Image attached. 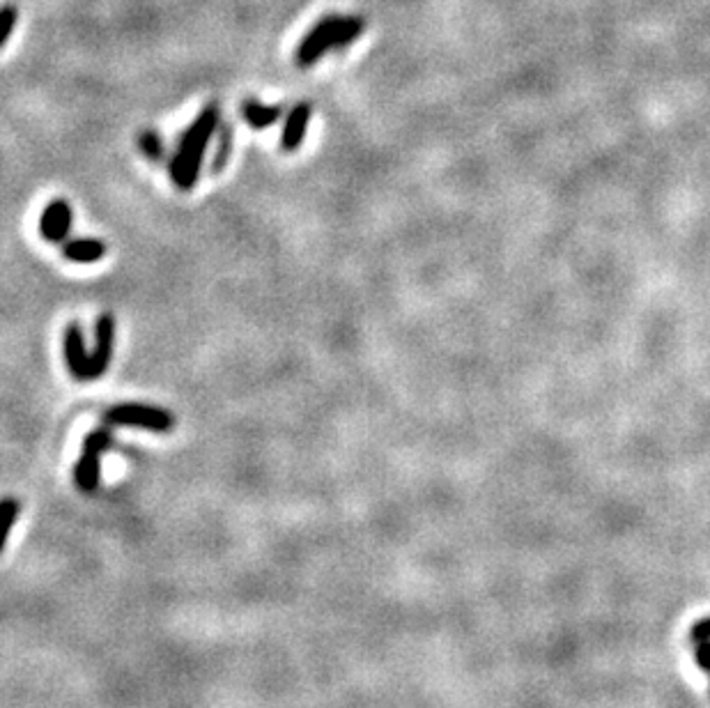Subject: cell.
Here are the masks:
<instances>
[{"mask_svg":"<svg viewBox=\"0 0 710 708\" xmlns=\"http://www.w3.org/2000/svg\"><path fill=\"white\" fill-rule=\"evenodd\" d=\"M219 125H221L219 106L210 104L200 111V115L194 120V125L184 132L180 148H177L171 164V175H173V182L177 184V189L189 191L196 184L207 145H210Z\"/></svg>","mask_w":710,"mask_h":708,"instance_id":"obj_1","label":"cell"},{"mask_svg":"<svg viewBox=\"0 0 710 708\" xmlns=\"http://www.w3.org/2000/svg\"><path fill=\"white\" fill-rule=\"evenodd\" d=\"M366 30V21L361 17H341V14H329L320 19L315 28L308 33L297 49V65L311 67L318 63L327 51H338L359 40V35Z\"/></svg>","mask_w":710,"mask_h":708,"instance_id":"obj_2","label":"cell"},{"mask_svg":"<svg viewBox=\"0 0 710 708\" xmlns=\"http://www.w3.org/2000/svg\"><path fill=\"white\" fill-rule=\"evenodd\" d=\"M106 421L111 426H131L150 430V433H168L175 426V417L164 407L141 405V403H122L106 412Z\"/></svg>","mask_w":710,"mask_h":708,"instance_id":"obj_3","label":"cell"},{"mask_svg":"<svg viewBox=\"0 0 710 708\" xmlns=\"http://www.w3.org/2000/svg\"><path fill=\"white\" fill-rule=\"evenodd\" d=\"M115 348V318L111 313L99 315L95 329V350L90 354V380L102 377L113 361Z\"/></svg>","mask_w":710,"mask_h":708,"instance_id":"obj_4","label":"cell"},{"mask_svg":"<svg viewBox=\"0 0 710 708\" xmlns=\"http://www.w3.org/2000/svg\"><path fill=\"white\" fill-rule=\"evenodd\" d=\"M72 221H74L72 205H69L67 200H63V198H56L46 205V210L40 219V233H42L44 240L60 244L69 237Z\"/></svg>","mask_w":710,"mask_h":708,"instance_id":"obj_5","label":"cell"},{"mask_svg":"<svg viewBox=\"0 0 710 708\" xmlns=\"http://www.w3.org/2000/svg\"><path fill=\"white\" fill-rule=\"evenodd\" d=\"M65 361L72 377H76V380H90V352L86 348L83 329L76 322L65 329Z\"/></svg>","mask_w":710,"mask_h":708,"instance_id":"obj_6","label":"cell"},{"mask_svg":"<svg viewBox=\"0 0 710 708\" xmlns=\"http://www.w3.org/2000/svg\"><path fill=\"white\" fill-rule=\"evenodd\" d=\"M106 244L97 237H76V240H65L63 242V253L69 263H79V265H92L99 263L106 256Z\"/></svg>","mask_w":710,"mask_h":708,"instance_id":"obj_7","label":"cell"},{"mask_svg":"<svg viewBox=\"0 0 710 708\" xmlns=\"http://www.w3.org/2000/svg\"><path fill=\"white\" fill-rule=\"evenodd\" d=\"M308 120H311V104H306V102L297 104L295 109L288 113V120H285V129H283V136H281L283 150L292 152V150L299 148V143L304 141Z\"/></svg>","mask_w":710,"mask_h":708,"instance_id":"obj_8","label":"cell"},{"mask_svg":"<svg viewBox=\"0 0 710 708\" xmlns=\"http://www.w3.org/2000/svg\"><path fill=\"white\" fill-rule=\"evenodd\" d=\"M99 458H102V453L92 451V449H83L79 463L74 467V481L79 490L83 492H95L99 486V474H102V465H99Z\"/></svg>","mask_w":710,"mask_h":708,"instance_id":"obj_9","label":"cell"},{"mask_svg":"<svg viewBox=\"0 0 710 708\" xmlns=\"http://www.w3.org/2000/svg\"><path fill=\"white\" fill-rule=\"evenodd\" d=\"M242 113L253 129H267L281 120L283 109L281 106H265L256 99H246L242 104Z\"/></svg>","mask_w":710,"mask_h":708,"instance_id":"obj_10","label":"cell"},{"mask_svg":"<svg viewBox=\"0 0 710 708\" xmlns=\"http://www.w3.org/2000/svg\"><path fill=\"white\" fill-rule=\"evenodd\" d=\"M21 506L14 497H3L0 499V552L5 550L7 536H10V529L19 518Z\"/></svg>","mask_w":710,"mask_h":708,"instance_id":"obj_11","label":"cell"},{"mask_svg":"<svg viewBox=\"0 0 710 708\" xmlns=\"http://www.w3.org/2000/svg\"><path fill=\"white\" fill-rule=\"evenodd\" d=\"M138 145H141L143 155L148 159H152V161L164 159V150H166L164 138H161L157 132H152V129L141 134V138H138Z\"/></svg>","mask_w":710,"mask_h":708,"instance_id":"obj_12","label":"cell"},{"mask_svg":"<svg viewBox=\"0 0 710 708\" xmlns=\"http://www.w3.org/2000/svg\"><path fill=\"white\" fill-rule=\"evenodd\" d=\"M17 19H19L17 7H12V5L0 7V49L5 46L7 37H10L14 26H17Z\"/></svg>","mask_w":710,"mask_h":708,"instance_id":"obj_13","label":"cell"},{"mask_svg":"<svg viewBox=\"0 0 710 708\" xmlns=\"http://www.w3.org/2000/svg\"><path fill=\"white\" fill-rule=\"evenodd\" d=\"M111 446H113V437L106 428L92 430L90 435H86V440H83V449H92V451H99V453H106L108 449H111Z\"/></svg>","mask_w":710,"mask_h":708,"instance_id":"obj_14","label":"cell"},{"mask_svg":"<svg viewBox=\"0 0 710 708\" xmlns=\"http://www.w3.org/2000/svg\"><path fill=\"white\" fill-rule=\"evenodd\" d=\"M230 148H233V136H230V129L228 127H223L221 129V145H219V152H216V159H214V173H219L223 166H226V161H228V155H230Z\"/></svg>","mask_w":710,"mask_h":708,"instance_id":"obj_15","label":"cell"},{"mask_svg":"<svg viewBox=\"0 0 710 708\" xmlns=\"http://www.w3.org/2000/svg\"><path fill=\"white\" fill-rule=\"evenodd\" d=\"M694 660H697V665L704 669V672H710V640L699 642L697 651H694Z\"/></svg>","mask_w":710,"mask_h":708,"instance_id":"obj_16","label":"cell"},{"mask_svg":"<svg viewBox=\"0 0 710 708\" xmlns=\"http://www.w3.org/2000/svg\"><path fill=\"white\" fill-rule=\"evenodd\" d=\"M692 642H704V640H710V617L708 619H701L697 621L692 626Z\"/></svg>","mask_w":710,"mask_h":708,"instance_id":"obj_17","label":"cell"}]
</instances>
